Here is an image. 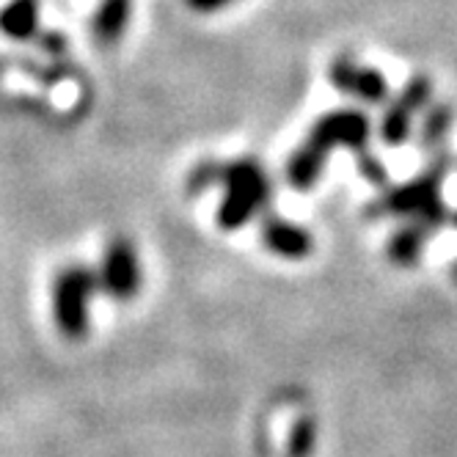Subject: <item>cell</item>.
Instances as JSON below:
<instances>
[{
    "label": "cell",
    "mask_w": 457,
    "mask_h": 457,
    "mask_svg": "<svg viewBox=\"0 0 457 457\" xmlns=\"http://www.w3.org/2000/svg\"><path fill=\"white\" fill-rule=\"evenodd\" d=\"M370 136V124L361 113H331L314 124L309 141L292 154L289 166H287V179L295 190H309L322 166H325V154L334 146H353V149H364V141Z\"/></svg>",
    "instance_id": "1"
},
{
    "label": "cell",
    "mask_w": 457,
    "mask_h": 457,
    "mask_svg": "<svg viewBox=\"0 0 457 457\" xmlns=\"http://www.w3.org/2000/svg\"><path fill=\"white\" fill-rule=\"evenodd\" d=\"M226 195L218 210V226L223 232H237L270 199V182L256 160H237L220 171Z\"/></svg>",
    "instance_id": "2"
},
{
    "label": "cell",
    "mask_w": 457,
    "mask_h": 457,
    "mask_svg": "<svg viewBox=\"0 0 457 457\" xmlns=\"http://www.w3.org/2000/svg\"><path fill=\"white\" fill-rule=\"evenodd\" d=\"M96 289V273L83 265L63 268L53 284V317L67 339H83L88 331V303Z\"/></svg>",
    "instance_id": "3"
},
{
    "label": "cell",
    "mask_w": 457,
    "mask_h": 457,
    "mask_svg": "<svg viewBox=\"0 0 457 457\" xmlns=\"http://www.w3.org/2000/svg\"><path fill=\"white\" fill-rule=\"evenodd\" d=\"M141 259L133 243L113 240L103 256V268L96 273V284H100L108 295L119 303H127L138 295L141 289Z\"/></svg>",
    "instance_id": "4"
},
{
    "label": "cell",
    "mask_w": 457,
    "mask_h": 457,
    "mask_svg": "<svg viewBox=\"0 0 457 457\" xmlns=\"http://www.w3.org/2000/svg\"><path fill=\"white\" fill-rule=\"evenodd\" d=\"M331 80L337 88L361 96V100H370V103H378L386 96V80L375 70L355 67V63L347 58L337 61L331 67Z\"/></svg>",
    "instance_id": "5"
},
{
    "label": "cell",
    "mask_w": 457,
    "mask_h": 457,
    "mask_svg": "<svg viewBox=\"0 0 457 457\" xmlns=\"http://www.w3.org/2000/svg\"><path fill=\"white\" fill-rule=\"evenodd\" d=\"M262 243L273 253H278L284 259H303L312 251L309 232H303L301 226L289 223V220H281V218L265 220V226H262Z\"/></svg>",
    "instance_id": "6"
},
{
    "label": "cell",
    "mask_w": 457,
    "mask_h": 457,
    "mask_svg": "<svg viewBox=\"0 0 457 457\" xmlns=\"http://www.w3.org/2000/svg\"><path fill=\"white\" fill-rule=\"evenodd\" d=\"M388 210L395 212H413V215H424L428 218H436L441 215V199H438V179L430 177V179H419L403 190H397L395 195L388 199Z\"/></svg>",
    "instance_id": "7"
},
{
    "label": "cell",
    "mask_w": 457,
    "mask_h": 457,
    "mask_svg": "<svg viewBox=\"0 0 457 457\" xmlns=\"http://www.w3.org/2000/svg\"><path fill=\"white\" fill-rule=\"evenodd\" d=\"M428 100V83L424 80H413L408 86V91L400 96V103L386 113V121H383V141L397 146L403 144V138L408 136V127H411V113Z\"/></svg>",
    "instance_id": "8"
},
{
    "label": "cell",
    "mask_w": 457,
    "mask_h": 457,
    "mask_svg": "<svg viewBox=\"0 0 457 457\" xmlns=\"http://www.w3.org/2000/svg\"><path fill=\"white\" fill-rule=\"evenodd\" d=\"M39 25V4L37 0H12L0 14V30L12 39H28L34 37Z\"/></svg>",
    "instance_id": "9"
},
{
    "label": "cell",
    "mask_w": 457,
    "mask_h": 457,
    "mask_svg": "<svg viewBox=\"0 0 457 457\" xmlns=\"http://www.w3.org/2000/svg\"><path fill=\"white\" fill-rule=\"evenodd\" d=\"M129 9H133V0H103L100 12L94 17V30L103 42H119L124 28L129 22Z\"/></svg>",
    "instance_id": "10"
},
{
    "label": "cell",
    "mask_w": 457,
    "mask_h": 457,
    "mask_svg": "<svg viewBox=\"0 0 457 457\" xmlns=\"http://www.w3.org/2000/svg\"><path fill=\"white\" fill-rule=\"evenodd\" d=\"M419 245H421L419 232H403L395 243H391V256H395L397 262H413L419 253Z\"/></svg>",
    "instance_id": "11"
},
{
    "label": "cell",
    "mask_w": 457,
    "mask_h": 457,
    "mask_svg": "<svg viewBox=\"0 0 457 457\" xmlns=\"http://www.w3.org/2000/svg\"><path fill=\"white\" fill-rule=\"evenodd\" d=\"M232 0H187V6L199 14H212V12H220L223 6H228Z\"/></svg>",
    "instance_id": "12"
}]
</instances>
